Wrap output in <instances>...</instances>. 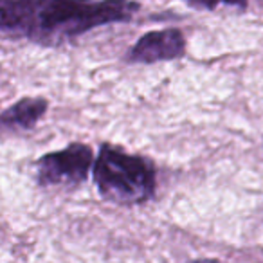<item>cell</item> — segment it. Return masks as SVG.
Wrapping results in <instances>:
<instances>
[{
  "label": "cell",
  "mask_w": 263,
  "mask_h": 263,
  "mask_svg": "<svg viewBox=\"0 0 263 263\" xmlns=\"http://www.w3.org/2000/svg\"><path fill=\"white\" fill-rule=\"evenodd\" d=\"M139 11L136 0H0V31L6 40L56 47L96 27L130 22Z\"/></svg>",
  "instance_id": "obj_1"
},
{
  "label": "cell",
  "mask_w": 263,
  "mask_h": 263,
  "mask_svg": "<svg viewBox=\"0 0 263 263\" xmlns=\"http://www.w3.org/2000/svg\"><path fill=\"white\" fill-rule=\"evenodd\" d=\"M92 179L99 197L117 205L146 204L157 190V168L154 161L128 154L108 143L99 146Z\"/></svg>",
  "instance_id": "obj_2"
},
{
  "label": "cell",
  "mask_w": 263,
  "mask_h": 263,
  "mask_svg": "<svg viewBox=\"0 0 263 263\" xmlns=\"http://www.w3.org/2000/svg\"><path fill=\"white\" fill-rule=\"evenodd\" d=\"M94 162V152L88 144L72 143L63 150L51 152L38 159L36 182L42 187L80 186L87 182Z\"/></svg>",
  "instance_id": "obj_3"
},
{
  "label": "cell",
  "mask_w": 263,
  "mask_h": 263,
  "mask_svg": "<svg viewBox=\"0 0 263 263\" xmlns=\"http://www.w3.org/2000/svg\"><path fill=\"white\" fill-rule=\"evenodd\" d=\"M187 52L186 36L177 27L150 31L143 34L124 54L130 65H152L159 62H173L184 58Z\"/></svg>",
  "instance_id": "obj_4"
},
{
  "label": "cell",
  "mask_w": 263,
  "mask_h": 263,
  "mask_svg": "<svg viewBox=\"0 0 263 263\" xmlns=\"http://www.w3.org/2000/svg\"><path fill=\"white\" fill-rule=\"evenodd\" d=\"M47 110L49 101L45 98H22L0 114L2 128L20 132L33 130L47 114Z\"/></svg>",
  "instance_id": "obj_5"
},
{
  "label": "cell",
  "mask_w": 263,
  "mask_h": 263,
  "mask_svg": "<svg viewBox=\"0 0 263 263\" xmlns=\"http://www.w3.org/2000/svg\"><path fill=\"white\" fill-rule=\"evenodd\" d=\"M184 4L198 11H216V9H234L245 11L249 8V0H182Z\"/></svg>",
  "instance_id": "obj_6"
},
{
  "label": "cell",
  "mask_w": 263,
  "mask_h": 263,
  "mask_svg": "<svg viewBox=\"0 0 263 263\" xmlns=\"http://www.w3.org/2000/svg\"><path fill=\"white\" fill-rule=\"evenodd\" d=\"M187 263H222V261L213 258H202V259H193V261H187Z\"/></svg>",
  "instance_id": "obj_7"
}]
</instances>
